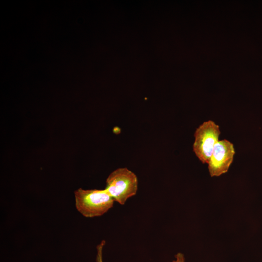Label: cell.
I'll list each match as a JSON object with an SVG mask.
<instances>
[{"label": "cell", "instance_id": "1", "mask_svg": "<svg viewBox=\"0 0 262 262\" xmlns=\"http://www.w3.org/2000/svg\"><path fill=\"white\" fill-rule=\"evenodd\" d=\"M75 207L84 217L100 216L111 209L114 200L106 190L79 188L74 192Z\"/></svg>", "mask_w": 262, "mask_h": 262}, {"label": "cell", "instance_id": "6", "mask_svg": "<svg viewBox=\"0 0 262 262\" xmlns=\"http://www.w3.org/2000/svg\"><path fill=\"white\" fill-rule=\"evenodd\" d=\"M175 260H173L172 262H185L184 256L181 253H178L175 256Z\"/></svg>", "mask_w": 262, "mask_h": 262}, {"label": "cell", "instance_id": "5", "mask_svg": "<svg viewBox=\"0 0 262 262\" xmlns=\"http://www.w3.org/2000/svg\"><path fill=\"white\" fill-rule=\"evenodd\" d=\"M105 245V240H102L101 242L97 246V254L96 257L97 262H102V251L104 246Z\"/></svg>", "mask_w": 262, "mask_h": 262}, {"label": "cell", "instance_id": "3", "mask_svg": "<svg viewBox=\"0 0 262 262\" xmlns=\"http://www.w3.org/2000/svg\"><path fill=\"white\" fill-rule=\"evenodd\" d=\"M219 126L212 120L203 122L196 130L193 151L203 163H208L220 134Z\"/></svg>", "mask_w": 262, "mask_h": 262}, {"label": "cell", "instance_id": "4", "mask_svg": "<svg viewBox=\"0 0 262 262\" xmlns=\"http://www.w3.org/2000/svg\"><path fill=\"white\" fill-rule=\"evenodd\" d=\"M234 154L232 143L226 139L218 141L208 163L210 176L217 177L226 173L232 163Z\"/></svg>", "mask_w": 262, "mask_h": 262}, {"label": "cell", "instance_id": "2", "mask_svg": "<svg viewBox=\"0 0 262 262\" xmlns=\"http://www.w3.org/2000/svg\"><path fill=\"white\" fill-rule=\"evenodd\" d=\"M105 189L116 202L123 205L138 190V180L134 173L126 167L114 170L108 176Z\"/></svg>", "mask_w": 262, "mask_h": 262}]
</instances>
